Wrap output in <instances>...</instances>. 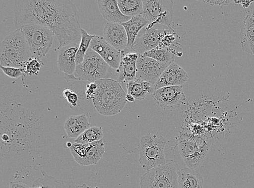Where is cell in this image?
Segmentation results:
<instances>
[{
    "instance_id": "obj_1",
    "label": "cell",
    "mask_w": 254,
    "mask_h": 188,
    "mask_svg": "<svg viewBox=\"0 0 254 188\" xmlns=\"http://www.w3.org/2000/svg\"><path fill=\"white\" fill-rule=\"evenodd\" d=\"M14 11L16 29L33 25L48 28L59 41L58 49L80 44V14L76 5L69 0H17Z\"/></svg>"
},
{
    "instance_id": "obj_2",
    "label": "cell",
    "mask_w": 254,
    "mask_h": 188,
    "mask_svg": "<svg viewBox=\"0 0 254 188\" xmlns=\"http://www.w3.org/2000/svg\"><path fill=\"white\" fill-rule=\"evenodd\" d=\"M95 83L98 87L92 102L98 113L105 116L120 113L127 101V93L119 82L107 78L98 80Z\"/></svg>"
},
{
    "instance_id": "obj_3",
    "label": "cell",
    "mask_w": 254,
    "mask_h": 188,
    "mask_svg": "<svg viewBox=\"0 0 254 188\" xmlns=\"http://www.w3.org/2000/svg\"><path fill=\"white\" fill-rule=\"evenodd\" d=\"M32 57L30 49L20 29L10 33L0 47L1 66L21 68Z\"/></svg>"
},
{
    "instance_id": "obj_4",
    "label": "cell",
    "mask_w": 254,
    "mask_h": 188,
    "mask_svg": "<svg viewBox=\"0 0 254 188\" xmlns=\"http://www.w3.org/2000/svg\"><path fill=\"white\" fill-rule=\"evenodd\" d=\"M167 140L161 135L147 134L141 137L138 146L139 163L146 171L164 165V150Z\"/></svg>"
},
{
    "instance_id": "obj_5",
    "label": "cell",
    "mask_w": 254,
    "mask_h": 188,
    "mask_svg": "<svg viewBox=\"0 0 254 188\" xmlns=\"http://www.w3.org/2000/svg\"><path fill=\"white\" fill-rule=\"evenodd\" d=\"M178 146L187 167L194 170L202 165L210 150V145L204 139L190 134L182 135Z\"/></svg>"
},
{
    "instance_id": "obj_6",
    "label": "cell",
    "mask_w": 254,
    "mask_h": 188,
    "mask_svg": "<svg viewBox=\"0 0 254 188\" xmlns=\"http://www.w3.org/2000/svg\"><path fill=\"white\" fill-rule=\"evenodd\" d=\"M112 69L97 53L90 48L85 55L84 61L76 66L74 75L78 80L95 83L98 80L109 78Z\"/></svg>"
},
{
    "instance_id": "obj_7",
    "label": "cell",
    "mask_w": 254,
    "mask_h": 188,
    "mask_svg": "<svg viewBox=\"0 0 254 188\" xmlns=\"http://www.w3.org/2000/svg\"><path fill=\"white\" fill-rule=\"evenodd\" d=\"M20 30L25 35L32 57L40 61L51 50L55 33L49 28L39 25L25 26Z\"/></svg>"
},
{
    "instance_id": "obj_8",
    "label": "cell",
    "mask_w": 254,
    "mask_h": 188,
    "mask_svg": "<svg viewBox=\"0 0 254 188\" xmlns=\"http://www.w3.org/2000/svg\"><path fill=\"white\" fill-rule=\"evenodd\" d=\"M143 10L141 15L150 22L146 29L153 27L157 23L173 29L171 23L174 11L172 0H143Z\"/></svg>"
},
{
    "instance_id": "obj_9",
    "label": "cell",
    "mask_w": 254,
    "mask_h": 188,
    "mask_svg": "<svg viewBox=\"0 0 254 188\" xmlns=\"http://www.w3.org/2000/svg\"><path fill=\"white\" fill-rule=\"evenodd\" d=\"M140 188H179L176 168L166 163L149 170L140 178Z\"/></svg>"
},
{
    "instance_id": "obj_10",
    "label": "cell",
    "mask_w": 254,
    "mask_h": 188,
    "mask_svg": "<svg viewBox=\"0 0 254 188\" xmlns=\"http://www.w3.org/2000/svg\"><path fill=\"white\" fill-rule=\"evenodd\" d=\"M75 161L82 166L96 164L105 153L103 139L90 144L74 143L69 148Z\"/></svg>"
},
{
    "instance_id": "obj_11",
    "label": "cell",
    "mask_w": 254,
    "mask_h": 188,
    "mask_svg": "<svg viewBox=\"0 0 254 188\" xmlns=\"http://www.w3.org/2000/svg\"><path fill=\"white\" fill-rule=\"evenodd\" d=\"M136 65L135 79L147 82L154 86L170 64L159 62L151 58L140 55H139Z\"/></svg>"
},
{
    "instance_id": "obj_12",
    "label": "cell",
    "mask_w": 254,
    "mask_h": 188,
    "mask_svg": "<svg viewBox=\"0 0 254 188\" xmlns=\"http://www.w3.org/2000/svg\"><path fill=\"white\" fill-rule=\"evenodd\" d=\"M152 98L159 108L170 110L180 108L187 100L181 86L161 88L153 92Z\"/></svg>"
},
{
    "instance_id": "obj_13",
    "label": "cell",
    "mask_w": 254,
    "mask_h": 188,
    "mask_svg": "<svg viewBox=\"0 0 254 188\" xmlns=\"http://www.w3.org/2000/svg\"><path fill=\"white\" fill-rule=\"evenodd\" d=\"M173 31L172 29H157L153 27L147 29L142 35L135 40L133 52L140 55L157 48L165 35Z\"/></svg>"
},
{
    "instance_id": "obj_14",
    "label": "cell",
    "mask_w": 254,
    "mask_h": 188,
    "mask_svg": "<svg viewBox=\"0 0 254 188\" xmlns=\"http://www.w3.org/2000/svg\"><path fill=\"white\" fill-rule=\"evenodd\" d=\"M90 48L97 53L112 69L117 70L119 68L122 52L114 49L106 42L104 38L96 35L92 40Z\"/></svg>"
},
{
    "instance_id": "obj_15",
    "label": "cell",
    "mask_w": 254,
    "mask_h": 188,
    "mask_svg": "<svg viewBox=\"0 0 254 188\" xmlns=\"http://www.w3.org/2000/svg\"><path fill=\"white\" fill-rule=\"evenodd\" d=\"M188 79L189 75L186 70L174 62L165 69L153 88L155 91L164 87L183 86Z\"/></svg>"
},
{
    "instance_id": "obj_16",
    "label": "cell",
    "mask_w": 254,
    "mask_h": 188,
    "mask_svg": "<svg viewBox=\"0 0 254 188\" xmlns=\"http://www.w3.org/2000/svg\"><path fill=\"white\" fill-rule=\"evenodd\" d=\"M104 39L111 46L120 52L127 48L128 39L125 28L121 23L108 22L104 29Z\"/></svg>"
},
{
    "instance_id": "obj_17",
    "label": "cell",
    "mask_w": 254,
    "mask_h": 188,
    "mask_svg": "<svg viewBox=\"0 0 254 188\" xmlns=\"http://www.w3.org/2000/svg\"><path fill=\"white\" fill-rule=\"evenodd\" d=\"M79 44H72L55 50L58 51V66L64 74H74L76 67V56L79 49Z\"/></svg>"
},
{
    "instance_id": "obj_18",
    "label": "cell",
    "mask_w": 254,
    "mask_h": 188,
    "mask_svg": "<svg viewBox=\"0 0 254 188\" xmlns=\"http://www.w3.org/2000/svg\"><path fill=\"white\" fill-rule=\"evenodd\" d=\"M97 3L100 13L108 22L123 24L132 18L123 14L116 0H98Z\"/></svg>"
},
{
    "instance_id": "obj_19",
    "label": "cell",
    "mask_w": 254,
    "mask_h": 188,
    "mask_svg": "<svg viewBox=\"0 0 254 188\" xmlns=\"http://www.w3.org/2000/svg\"><path fill=\"white\" fill-rule=\"evenodd\" d=\"M241 45L242 50L254 56V15L251 11L241 26Z\"/></svg>"
},
{
    "instance_id": "obj_20",
    "label": "cell",
    "mask_w": 254,
    "mask_h": 188,
    "mask_svg": "<svg viewBox=\"0 0 254 188\" xmlns=\"http://www.w3.org/2000/svg\"><path fill=\"white\" fill-rule=\"evenodd\" d=\"M89 128L90 123L85 114L70 116L64 125V130L70 138H77Z\"/></svg>"
},
{
    "instance_id": "obj_21",
    "label": "cell",
    "mask_w": 254,
    "mask_h": 188,
    "mask_svg": "<svg viewBox=\"0 0 254 188\" xmlns=\"http://www.w3.org/2000/svg\"><path fill=\"white\" fill-rule=\"evenodd\" d=\"M179 188H203L204 181L200 173L194 169L185 168L177 173Z\"/></svg>"
},
{
    "instance_id": "obj_22",
    "label": "cell",
    "mask_w": 254,
    "mask_h": 188,
    "mask_svg": "<svg viewBox=\"0 0 254 188\" xmlns=\"http://www.w3.org/2000/svg\"><path fill=\"white\" fill-rule=\"evenodd\" d=\"M149 22L145 20L142 15H139L132 17V18L122 25L126 29L128 39L127 49L133 52V46L138 34L141 29L148 24Z\"/></svg>"
},
{
    "instance_id": "obj_23",
    "label": "cell",
    "mask_w": 254,
    "mask_h": 188,
    "mask_svg": "<svg viewBox=\"0 0 254 188\" xmlns=\"http://www.w3.org/2000/svg\"><path fill=\"white\" fill-rule=\"evenodd\" d=\"M41 172L43 178L34 181L31 188H82V186H77L74 182L58 180L53 177L43 169H41Z\"/></svg>"
},
{
    "instance_id": "obj_24",
    "label": "cell",
    "mask_w": 254,
    "mask_h": 188,
    "mask_svg": "<svg viewBox=\"0 0 254 188\" xmlns=\"http://www.w3.org/2000/svg\"><path fill=\"white\" fill-rule=\"evenodd\" d=\"M127 94L132 96L135 101H143L148 95L155 92L153 86L147 82L134 79L127 83Z\"/></svg>"
},
{
    "instance_id": "obj_25",
    "label": "cell",
    "mask_w": 254,
    "mask_h": 188,
    "mask_svg": "<svg viewBox=\"0 0 254 188\" xmlns=\"http://www.w3.org/2000/svg\"><path fill=\"white\" fill-rule=\"evenodd\" d=\"M117 1L124 15L132 17L143 13V3L141 0H118Z\"/></svg>"
},
{
    "instance_id": "obj_26",
    "label": "cell",
    "mask_w": 254,
    "mask_h": 188,
    "mask_svg": "<svg viewBox=\"0 0 254 188\" xmlns=\"http://www.w3.org/2000/svg\"><path fill=\"white\" fill-rule=\"evenodd\" d=\"M176 52L173 48L155 49L143 54L144 56L153 59L159 62L171 64L175 62Z\"/></svg>"
},
{
    "instance_id": "obj_27",
    "label": "cell",
    "mask_w": 254,
    "mask_h": 188,
    "mask_svg": "<svg viewBox=\"0 0 254 188\" xmlns=\"http://www.w3.org/2000/svg\"><path fill=\"white\" fill-rule=\"evenodd\" d=\"M136 62L130 64H120L119 68L116 70L117 81L121 84L127 83L128 82L135 79L137 73Z\"/></svg>"
},
{
    "instance_id": "obj_28",
    "label": "cell",
    "mask_w": 254,
    "mask_h": 188,
    "mask_svg": "<svg viewBox=\"0 0 254 188\" xmlns=\"http://www.w3.org/2000/svg\"><path fill=\"white\" fill-rule=\"evenodd\" d=\"M104 136V131L101 127L93 126L87 129L74 140L75 143L90 144L98 142Z\"/></svg>"
},
{
    "instance_id": "obj_29",
    "label": "cell",
    "mask_w": 254,
    "mask_h": 188,
    "mask_svg": "<svg viewBox=\"0 0 254 188\" xmlns=\"http://www.w3.org/2000/svg\"><path fill=\"white\" fill-rule=\"evenodd\" d=\"M82 37L79 44V49L76 56V66L84 61L85 55L88 49H90L91 43L96 35H90L84 29L82 28Z\"/></svg>"
},
{
    "instance_id": "obj_30",
    "label": "cell",
    "mask_w": 254,
    "mask_h": 188,
    "mask_svg": "<svg viewBox=\"0 0 254 188\" xmlns=\"http://www.w3.org/2000/svg\"><path fill=\"white\" fill-rule=\"evenodd\" d=\"M41 67V63L39 60L32 57L29 59L21 67L22 71L27 75L38 74Z\"/></svg>"
},
{
    "instance_id": "obj_31",
    "label": "cell",
    "mask_w": 254,
    "mask_h": 188,
    "mask_svg": "<svg viewBox=\"0 0 254 188\" xmlns=\"http://www.w3.org/2000/svg\"><path fill=\"white\" fill-rule=\"evenodd\" d=\"M1 69L5 75L11 78H19L23 73L21 68L1 66Z\"/></svg>"
},
{
    "instance_id": "obj_32",
    "label": "cell",
    "mask_w": 254,
    "mask_h": 188,
    "mask_svg": "<svg viewBox=\"0 0 254 188\" xmlns=\"http://www.w3.org/2000/svg\"><path fill=\"white\" fill-rule=\"evenodd\" d=\"M64 98L66 100L67 102L75 107L77 106L78 102V96L71 90L66 89L63 91Z\"/></svg>"
},
{
    "instance_id": "obj_33",
    "label": "cell",
    "mask_w": 254,
    "mask_h": 188,
    "mask_svg": "<svg viewBox=\"0 0 254 188\" xmlns=\"http://www.w3.org/2000/svg\"><path fill=\"white\" fill-rule=\"evenodd\" d=\"M97 85L96 83H90L86 85V95L88 101L93 100L97 89Z\"/></svg>"
},
{
    "instance_id": "obj_34",
    "label": "cell",
    "mask_w": 254,
    "mask_h": 188,
    "mask_svg": "<svg viewBox=\"0 0 254 188\" xmlns=\"http://www.w3.org/2000/svg\"><path fill=\"white\" fill-rule=\"evenodd\" d=\"M202 2L213 6V5H227L233 1H228V0H208V1H203Z\"/></svg>"
},
{
    "instance_id": "obj_35",
    "label": "cell",
    "mask_w": 254,
    "mask_h": 188,
    "mask_svg": "<svg viewBox=\"0 0 254 188\" xmlns=\"http://www.w3.org/2000/svg\"><path fill=\"white\" fill-rule=\"evenodd\" d=\"M9 188H31V187L23 184V182L16 181L10 182Z\"/></svg>"
},
{
    "instance_id": "obj_36",
    "label": "cell",
    "mask_w": 254,
    "mask_h": 188,
    "mask_svg": "<svg viewBox=\"0 0 254 188\" xmlns=\"http://www.w3.org/2000/svg\"><path fill=\"white\" fill-rule=\"evenodd\" d=\"M64 79H65L69 84H72L75 81L78 80L77 78L75 77L74 74L72 75L64 74Z\"/></svg>"
},
{
    "instance_id": "obj_37",
    "label": "cell",
    "mask_w": 254,
    "mask_h": 188,
    "mask_svg": "<svg viewBox=\"0 0 254 188\" xmlns=\"http://www.w3.org/2000/svg\"><path fill=\"white\" fill-rule=\"evenodd\" d=\"M126 99L127 102L130 103L133 102L135 101V98L132 96L128 95V94H127Z\"/></svg>"
},
{
    "instance_id": "obj_38",
    "label": "cell",
    "mask_w": 254,
    "mask_h": 188,
    "mask_svg": "<svg viewBox=\"0 0 254 188\" xmlns=\"http://www.w3.org/2000/svg\"><path fill=\"white\" fill-rule=\"evenodd\" d=\"M252 12H253V14H254V9L253 10H252Z\"/></svg>"
}]
</instances>
